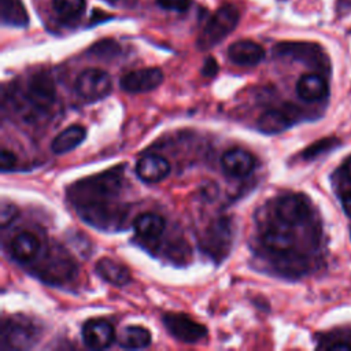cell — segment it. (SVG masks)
I'll use <instances>...</instances> for the list:
<instances>
[{
    "instance_id": "6da1fadb",
    "label": "cell",
    "mask_w": 351,
    "mask_h": 351,
    "mask_svg": "<svg viewBox=\"0 0 351 351\" xmlns=\"http://www.w3.org/2000/svg\"><path fill=\"white\" fill-rule=\"evenodd\" d=\"M239 10L232 4L219 7L207 21L200 32L196 45L200 51H207L219 44L228 34H230L239 23Z\"/></svg>"
},
{
    "instance_id": "7a4b0ae2",
    "label": "cell",
    "mask_w": 351,
    "mask_h": 351,
    "mask_svg": "<svg viewBox=\"0 0 351 351\" xmlns=\"http://www.w3.org/2000/svg\"><path fill=\"white\" fill-rule=\"evenodd\" d=\"M162 322L167 332L182 343H197L207 336V328L184 313H166Z\"/></svg>"
},
{
    "instance_id": "3957f363",
    "label": "cell",
    "mask_w": 351,
    "mask_h": 351,
    "mask_svg": "<svg viewBox=\"0 0 351 351\" xmlns=\"http://www.w3.org/2000/svg\"><path fill=\"white\" fill-rule=\"evenodd\" d=\"M75 90L85 101H97L111 92L110 74L101 69H86L75 81Z\"/></svg>"
},
{
    "instance_id": "277c9868",
    "label": "cell",
    "mask_w": 351,
    "mask_h": 351,
    "mask_svg": "<svg viewBox=\"0 0 351 351\" xmlns=\"http://www.w3.org/2000/svg\"><path fill=\"white\" fill-rule=\"evenodd\" d=\"M163 73L158 67H145L126 73L121 81L119 86L129 93H144L156 89L163 82Z\"/></svg>"
},
{
    "instance_id": "5b68a950",
    "label": "cell",
    "mask_w": 351,
    "mask_h": 351,
    "mask_svg": "<svg viewBox=\"0 0 351 351\" xmlns=\"http://www.w3.org/2000/svg\"><path fill=\"white\" fill-rule=\"evenodd\" d=\"M27 101L37 110H48L56 97V89L52 78L44 73L36 74L30 78L26 92Z\"/></svg>"
},
{
    "instance_id": "8992f818",
    "label": "cell",
    "mask_w": 351,
    "mask_h": 351,
    "mask_svg": "<svg viewBox=\"0 0 351 351\" xmlns=\"http://www.w3.org/2000/svg\"><path fill=\"white\" fill-rule=\"evenodd\" d=\"M232 244V226L228 218H218L210 229L204 239V250L211 254L215 259H222Z\"/></svg>"
},
{
    "instance_id": "52a82bcc",
    "label": "cell",
    "mask_w": 351,
    "mask_h": 351,
    "mask_svg": "<svg viewBox=\"0 0 351 351\" xmlns=\"http://www.w3.org/2000/svg\"><path fill=\"white\" fill-rule=\"evenodd\" d=\"M81 333H82L84 343L93 350L108 348L110 346H112L117 337L114 326L108 321L100 319V318H93L86 321L82 325Z\"/></svg>"
},
{
    "instance_id": "ba28073f",
    "label": "cell",
    "mask_w": 351,
    "mask_h": 351,
    "mask_svg": "<svg viewBox=\"0 0 351 351\" xmlns=\"http://www.w3.org/2000/svg\"><path fill=\"white\" fill-rule=\"evenodd\" d=\"M170 173V163L158 154H147L136 163L137 177L148 184H155L165 180Z\"/></svg>"
},
{
    "instance_id": "9c48e42d",
    "label": "cell",
    "mask_w": 351,
    "mask_h": 351,
    "mask_svg": "<svg viewBox=\"0 0 351 351\" xmlns=\"http://www.w3.org/2000/svg\"><path fill=\"white\" fill-rule=\"evenodd\" d=\"M228 58L237 66H255L265 58V49L252 40H239L228 48Z\"/></svg>"
},
{
    "instance_id": "30bf717a",
    "label": "cell",
    "mask_w": 351,
    "mask_h": 351,
    "mask_svg": "<svg viewBox=\"0 0 351 351\" xmlns=\"http://www.w3.org/2000/svg\"><path fill=\"white\" fill-rule=\"evenodd\" d=\"M222 169L232 177H245L255 167V158L243 148H230L221 158Z\"/></svg>"
},
{
    "instance_id": "8fae6325",
    "label": "cell",
    "mask_w": 351,
    "mask_h": 351,
    "mask_svg": "<svg viewBox=\"0 0 351 351\" xmlns=\"http://www.w3.org/2000/svg\"><path fill=\"white\" fill-rule=\"evenodd\" d=\"M262 245L265 250L273 254H287L295 245L293 234L285 228V222L280 221V223L267 228L262 234Z\"/></svg>"
},
{
    "instance_id": "7c38bea8",
    "label": "cell",
    "mask_w": 351,
    "mask_h": 351,
    "mask_svg": "<svg viewBox=\"0 0 351 351\" xmlns=\"http://www.w3.org/2000/svg\"><path fill=\"white\" fill-rule=\"evenodd\" d=\"M40 250V240L32 232H21L15 234L10 244V252L12 258L21 263H29L34 261Z\"/></svg>"
},
{
    "instance_id": "4fadbf2b",
    "label": "cell",
    "mask_w": 351,
    "mask_h": 351,
    "mask_svg": "<svg viewBox=\"0 0 351 351\" xmlns=\"http://www.w3.org/2000/svg\"><path fill=\"white\" fill-rule=\"evenodd\" d=\"M277 218L287 225L300 223L308 214L306 203L298 196H285L277 202Z\"/></svg>"
},
{
    "instance_id": "5bb4252c",
    "label": "cell",
    "mask_w": 351,
    "mask_h": 351,
    "mask_svg": "<svg viewBox=\"0 0 351 351\" xmlns=\"http://www.w3.org/2000/svg\"><path fill=\"white\" fill-rule=\"evenodd\" d=\"M95 269H96L97 274L104 281H107L115 287H123V285L129 284L132 280L130 271L125 265H122L111 258H107V256L100 258L96 262Z\"/></svg>"
},
{
    "instance_id": "9a60e30c",
    "label": "cell",
    "mask_w": 351,
    "mask_h": 351,
    "mask_svg": "<svg viewBox=\"0 0 351 351\" xmlns=\"http://www.w3.org/2000/svg\"><path fill=\"white\" fill-rule=\"evenodd\" d=\"M298 96L306 101H317L328 93L325 78L317 73L303 74L296 82Z\"/></svg>"
},
{
    "instance_id": "2e32d148",
    "label": "cell",
    "mask_w": 351,
    "mask_h": 351,
    "mask_svg": "<svg viewBox=\"0 0 351 351\" xmlns=\"http://www.w3.org/2000/svg\"><path fill=\"white\" fill-rule=\"evenodd\" d=\"M86 137V129L81 125H70L62 130L51 143V151L56 155H63L77 148Z\"/></svg>"
},
{
    "instance_id": "e0dca14e",
    "label": "cell",
    "mask_w": 351,
    "mask_h": 351,
    "mask_svg": "<svg viewBox=\"0 0 351 351\" xmlns=\"http://www.w3.org/2000/svg\"><path fill=\"white\" fill-rule=\"evenodd\" d=\"M166 222L162 215L155 213H143L137 215L133 221V228L136 233L147 240L158 239L165 230Z\"/></svg>"
},
{
    "instance_id": "ac0fdd59",
    "label": "cell",
    "mask_w": 351,
    "mask_h": 351,
    "mask_svg": "<svg viewBox=\"0 0 351 351\" xmlns=\"http://www.w3.org/2000/svg\"><path fill=\"white\" fill-rule=\"evenodd\" d=\"M151 333L147 328L140 325H129L122 329L118 337V343L123 348L130 350H138L145 348L151 344Z\"/></svg>"
},
{
    "instance_id": "d6986e66",
    "label": "cell",
    "mask_w": 351,
    "mask_h": 351,
    "mask_svg": "<svg viewBox=\"0 0 351 351\" xmlns=\"http://www.w3.org/2000/svg\"><path fill=\"white\" fill-rule=\"evenodd\" d=\"M292 118L281 108H271L263 112L258 119V129L265 133H278L291 125Z\"/></svg>"
},
{
    "instance_id": "ffe728a7",
    "label": "cell",
    "mask_w": 351,
    "mask_h": 351,
    "mask_svg": "<svg viewBox=\"0 0 351 351\" xmlns=\"http://www.w3.org/2000/svg\"><path fill=\"white\" fill-rule=\"evenodd\" d=\"M1 16L10 25L25 26L27 23V14L21 0H1Z\"/></svg>"
},
{
    "instance_id": "44dd1931",
    "label": "cell",
    "mask_w": 351,
    "mask_h": 351,
    "mask_svg": "<svg viewBox=\"0 0 351 351\" xmlns=\"http://www.w3.org/2000/svg\"><path fill=\"white\" fill-rule=\"evenodd\" d=\"M53 10L64 19L78 18L85 10V0H52Z\"/></svg>"
},
{
    "instance_id": "7402d4cb",
    "label": "cell",
    "mask_w": 351,
    "mask_h": 351,
    "mask_svg": "<svg viewBox=\"0 0 351 351\" xmlns=\"http://www.w3.org/2000/svg\"><path fill=\"white\" fill-rule=\"evenodd\" d=\"M90 52L99 58H112L119 53V45L112 40H103L100 43H96L90 48Z\"/></svg>"
},
{
    "instance_id": "603a6c76",
    "label": "cell",
    "mask_w": 351,
    "mask_h": 351,
    "mask_svg": "<svg viewBox=\"0 0 351 351\" xmlns=\"http://www.w3.org/2000/svg\"><path fill=\"white\" fill-rule=\"evenodd\" d=\"M18 215V208L11 204V203H3L1 204V210H0V223H1V228H5L8 226Z\"/></svg>"
},
{
    "instance_id": "cb8c5ba5",
    "label": "cell",
    "mask_w": 351,
    "mask_h": 351,
    "mask_svg": "<svg viewBox=\"0 0 351 351\" xmlns=\"http://www.w3.org/2000/svg\"><path fill=\"white\" fill-rule=\"evenodd\" d=\"M156 3L165 10L177 12H185L191 5V0H156Z\"/></svg>"
},
{
    "instance_id": "d4e9b609",
    "label": "cell",
    "mask_w": 351,
    "mask_h": 351,
    "mask_svg": "<svg viewBox=\"0 0 351 351\" xmlns=\"http://www.w3.org/2000/svg\"><path fill=\"white\" fill-rule=\"evenodd\" d=\"M0 165H1V171H4V173L14 169V166L16 165L15 154L7 148H3L1 155H0Z\"/></svg>"
},
{
    "instance_id": "484cf974",
    "label": "cell",
    "mask_w": 351,
    "mask_h": 351,
    "mask_svg": "<svg viewBox=\"0 0 351 351\" xmlns=\"http://www.w3.org/2000/svg\"><path fill=\"white\" fill-rule=\"evenodd\" d=\"M217 71H218V64L215 63V60H214L213 58H208V59L204 62L203 74L211 77V75H214Z\"/></svg>"
},
{
    "instance_id": "4316f807",
    "label": "cell",
    "mask_w": 351,
    "mask_h": 351,
    "mask_svg": "<svg viewBox=\"0 0 351 351\" xmlns=\"http://www.w3.org/2000/svg\"><path fill=\"white\" fill-rule=\"evenodd\" d=\"M326 348H329V350H344V351H350V350H351V344L347 343V341H341V343L328 344Z\"/></svg>"
},
{
    "instance_id": "83f0119b",
    "label": "cell",
    "mask_w": 351,
    "mask_h": 351,
    "mask_svg": "<svg viewBox=\"0 0 351 351\" xmlns=\"http://www.w3.org/2000/svg\"><path fill=\"white\" fill-rule=\"evenodd\" d=\"M343 207L348 215H351V192L343 197Z\"/></svg>"
},
{
    "instance_id": "f1b7e54d",
    "label": "cell",
    "mask_w": 351,
    "mask_h": 351,
    "mask_svg": "<svg viewBox=\"0 0 351 351\" xmlns=\"http://www.w3.org/2000/svg\"><path fill=\"white\" fill-rule=\"evenodd\" d=\"M344 173H346V177L351 181V158L344 165Z\"/></svg>"
},
{
    "instance_id": "f546056e",
    "label": "cell",
    "mask_w": 351,
    "mask_h": 351,
    "mask_svg": "<svg viewBox=\"0 0 351 351\" xmlns=\"http://www.w3.org/2000/svg\"><path fill=\"white\" fill-rule=\"evenodd\" d=\"M108 1H117V0H108Z\"/></svg>"
}]
</instances>
